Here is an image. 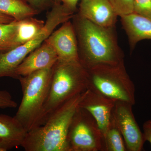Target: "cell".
I'll list each match as a JSON object with an SVG mask.
<instances>
[{
  "instance_id": "obj_1",
  "label": "cell",
  "mask_w": 151,
  "mask_h": 151,
  "mask_svg": "<svg viewBox=\"0 0 151 151\" xmlns=\"http://www.w3.org/2000/svg\"><path fill=\"white\" fill-rule=\"evenodd\" d=\"M72 23L78 42L79 62L86 69L98 65L124 63L118 43L116 27H105L74 14Z\"/></svg>"
},
{
  "instance_id": "obj_2",
  "label": "cell",
  "mask_w": 151,
  "mask_h": 151,
  "mask_svg": "<svg viewBox=\"0 0 151 151\" xmlns=\"http://www.w3.org/2000/svg\"><path fill=\"white\" fill-rule=\"evenodd\" d=\"M83 93L58 108L43 125L27 132L21 146L24 150L68 151V132Z\"/></svg>"
},
{
  "instance_id": "obj_3",
  "label": "cell",
  "mask_w": 151,
  "mask_h": 151,
  "mask_svg": "<svg viewBox=\"0 0 151 151\" xmlns=\"http://www.w3.org/2000/svg\"><path fill=\"white\" fill-rule=\"evenodd\" d=\"M88 86L87 70L79 61L58 60L52 67L47 99L34 128L43 125L58 108L85 92L88 89Z\"/></svg>"
},
{
  "instance_id": "obj_4",
  "label": "cell",
  "mask_w": 151,
  "mask_h": 151,
  "mask_svg": "<svg viewBox=\"0 0 151 151\" xmlns=\"http://www.w3.org/2000/svg\"><path fill=\"white\" fill-rule=\"evenodd\" d=\"M86 70L88 89L115 101L135 105V85L127 73L124 63L98 64Z\"/></svg>"
},
{
  "instance_id": "obj_5",
  "label": "cell",
  "mask_w": 151,
  "mask_h": 151,
  "mask_svg": "<svg viewBox=\"0 0 151 151\" xmlns=\"http://www.w3.org/2000/svg\"><path fill=\"white\" fill-rule=\"evenodd\" d=\"M52 68L20 76L22 98L14 116L29 132L35 127L48 96Z\"/></svg>"
},
{
  "instance_id": "obj_6",
  "label": "cell",
  "mask_w": 151,
  "mask_h": 151,
  "mask_svg": "<svg viewBox=\"0 0 151 151\" xmlns=\"http://www.w3.org/2000/svg\"><path fill=\"white\" fill-rule=\"evenodd\" d=\"M74 13L54 0L50 12L47 15L45 24L40 32L27 42L7 51H0V78L9 77L17 79V68L32 52L41 45L58 25L70 20Z\"/></svg>"
},
{
  "instance_id": "obj_7",
  "label": "cell",
  "mask_w": 151,
  "mask_h": 151,
  "mask_svg": "<svg viewBox=\"0 0 151 151\" xmlns=\"http://www.w3.org/2000/svg\"><path fill=\"white\" fill-rule=\"evenodd\" d=\"M68 151H105L104 137L92 115L78 106L68 132Z\"/></svg>"
},
{
  "instance_id": "obj_8",
  "label": "cell",
  "mask_w": 151,
  "mask_h": 151,
  "mask_svg": "<svg viewBox=\"0 0 151 151\" xmlns=\"http://www.w3.org/2000/svg\"><path fill=\"white\" fill-rule=\"evenodd\" d=\"M133 106L127 102L116 101L111 118L123 136L127 151H141L145 141L133 113Z\"/></svg>"
},
{
  "instance_id": "obj_9",
  "label": "cell",
  "mask_w": 151,
  "mask_h": 151,
  "mask_svg": "<svg viewBox=\"0 0 151 151\" xmlns=\"http://www.w3.org/2000/svg\"><path fill=\"white\" fill-rule=\"evenodd\" d=\"M116 101L87 89L83 93L79 106L94 118L105 136L111 122Z\"/></svg>"
},
{
  "instance_id": "obj_10",
  "label": "cell",
  "mask_w": 151,
  "mask_h": 151,
  "mask_svg": "<svg viewBox=\"0 0 151 151\" xmlns=\"http://www.w3.org/2000/svg\"><path fill=\"white\" fill-rule=\"evenodd\" d=\"M47 40L54 48L59 60L79 61L77 37L70 20L63 23L60 28L52 33Z\"/></svg>"
},
{
  "instance_id": "obj_11",
  "label": "cell",
  "mask_w": 151,
  "mask_h": 151,
  "mask_svg": "<svg viewBox=\"0 0 151 151\" xmlns=\"http://www.w3.org/2000/svg\"><path fill=\"white\" fill-rule=\"evenodd\" d=\"M58 60L54 48L46 40L29 54L15 70L17 79L38 70L52 68Z\"/></svg>"
},
{
  "instance_id": "obj_12",
  "label": "cell",
  "mask_w": 151,
  "mask_h": 151,
  "mask_svg": "<svg viewBox=\"0 0 151 151\" xmlns=\"http://www.w3.org/2000/svg\"><path fill=\"white\" fill-rule=\"evenodd\" d=\"M78 13L92 22L105 27H115L118 17L108 0H81Z\"/></svg>"
},
{
  "instance_id": "obj_13",
  "label": "cell",
  "mask_w": 151,
  "mask_h": 151,
  "mask_svg": "<svg viewBox=\"0 0 151 151\" xmlns=\"http://www.w3.org/2000/svg\"><path fill=\"white\" fill-rule=\"evenodd\" d=\"M27 131L14 117L0 114V150L21 147Z\"/></svg>"
},
{
  "instance_id": "obj_14",
  "label": "cell",
  "mask_w": 151,
  "mask_h": 151,
  "mask_svg": "<svg viewBox=\"0 0 151 151\" xmlns=\"http://www.w3.org/2000/svg\"><path fill=\"white\" fill-rule=\"evenodd\" d=\"M123 28L128 37L130 48L134 49L138 42L151 40V18L133 13L121 17Z\"/></svg>"
},
{
  "instance_id": "obj_15",
  "label": "cell",
  "mask_w": 151,
  "mask_h": 151,
  "mask_svg": "<svg viewBox=\"0 0 151 151\" xmlns=\"http://www.w3.org/2000/svg\"><path fill=\"white\" fill-rule=\"evenodd\" d=\"M0 13L19 21L34 17L39 12L30 5L26 0H0Z\"/></svg>"
},
{
  "instance_id": "obj_16",
  "label": "cell",
  "mask_w": 151,
  "mask_h": 151,
  "mask_svg": "<svg viewBox=\"0 0 151 151\" xmlns=\"http://www.w3.org/2000/svg\"><path fill=\"white\" fill-rule=\"evenodd\" d=\"M17 22L15 47L27 42L35 37L42 29L45 22L32 17L17 21Z\"/></svg>"
},
{
  "instance_id": "obj_17",
  "label": "cell",
  "mask_w": 151,
  "mask_h": 151,
  "mask_svg": "<svg viewBox=\"0 0 151 151\" xmlns=\"http://www.w3.org/2000/svg\"><path fill=\"white\" fill-rule=\"evenodd\" d=\"M104 139L105 151H127L123 136L112 118Z\"/></svg>"
},
{
  "instance_id": "obj_18",
  "label": "cell",
  "mask_w": 151,
  "mask_h": 151,
  "mask_svg": "<svg viewBox=\"0 0 151 151\" xmlns=\"http://www.w3.org/2000/svg\"><path fill=\"white\" fill-rule=\"evenodd\" d=\"M17 21L8 24H0V51H7L14 48Z\"/></svg>"
},
{
  "instance_id": "obj_19",
  "label": "cell",
  "mask_w": 151,
  "mask_h": 151,
  "mask_svg": "<svg viewBox=\"0 0 151 151\" xmlns=\"http://www.w3.org/2000/svg\"><path fill=\"white\" fill-rule=\"evenodd\" d=\"M118 17L134 13V0H108Z\"/></svg>"
},
{
  "instance_id": "obj_20",
  "label": "cell",
  "mask_w": 151,
  "mask_h": 151,
  "mask_svg": "<svg viewBox=\"0 0 151 151\" xmlns=\"http://www.w3.org/2000/svg\"><path fill=\"white\" fill-rule=\"evenodd\" d=\"M134 13L151 18V0H134Z\"/></svg>"
},
{
  "instance_id": "obj_21",
  "label": "cell",
  "mask_w": 151,
  "mask_h": 151,
  "mask_svg": "<svg viewBox=\"0 0 151 151\" xmlns=\"http://www.w3.org/2000/svg\"><path fill=\"white\" fill-rule=\"evenodd\" d=\"M17 104L13 100L9 92L6 90L0 91V108H15Z\"/></svg>"
},
{
  "instance_id": "obj_22",
  "label": "cell",
  "mask_w": 151,
  "mask_h": 151,
  "mask_svg": "<svg viewBox=\"0 0 151 151\" xmlns=\"http://www.w3.org/2000/svg\"><path fill=\"white\" fill-rule=\"evenodd\" d=\"M29 4L39 12L52 7L54 0H26Z\"/></svg>"
},
{
  "instance_id": "obj_23",
  "label": "cell",
  "mask_w": 151,
  "mask_h": 151,
  "mask_svg": "<svg viewBox=\"0 0 151 151\" xmlns=\"http://www.w3.org/2000/svg\"><path fill=\"white\" fill-rule=\"evenodd\" d=\"M68 10L75 14L78 2L81 0H58Z\"/></svg>"
},
{
  "instance_id": "obj_24",
  "label": "cell",
  "mask_w": 151,
  "mask_h": 151,
  "mask_svg": "<svg viewBox=\"0 0 151 151\" xmlns=\"http://www.w3.org/2000/svg\"><path fill=\"white\" fill-rule=\"evenodd\" d=\"M143 134L145 141L149 142L151 146V120L146 121L143 124Z\"/></svg>"
},
{
  "instance_id": "obj_25",
  "label": "cell",
  "mask_w": 151,
  "mask_h": 151,
  "mask_svg": "<svg viewBox=\"0 0 151 151\" xmlns=\"http://www.w3.org/2000/svg\"><path fill=\"white\" fill-rule=\"evenodd\" d=\"M14 20V19L12 17L0 13V24L10 23Z\"/></svg>"
},
{
  "instance_id": "obj_26",
  "label": "cell",
  "mask_w": 151,
  "mask_h": 151,
  "mask_svg": "<svg viewBox=\"0 0 151 151\" xmlns=\"http://www.w3.org/2000/svg\"><path fill=\"white\" fill-rule=\"evenodd\" d=\"M0 151H1V150H0Z\"/></svg>"
}]
</instances>
